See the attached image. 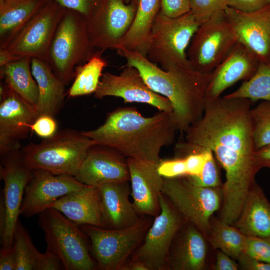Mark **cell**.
I'll use <instances>...</instances> for the list:
<instances>
[{"mask_svg":"<svg viewBox=\"0 0 270 270\" xmlns=\"http://www.w3.org/2000/svg\"><path fill=\"white\" fill-rule=\"evenodd\" d=\"M246 98L206 99L201 119L185 132L186 142L212 151L226 172L220 219L234 224L260 170L256 150L250 111Z\"/></svg>","mask_w":270,"mask_h":270,"instance_id":"obj_1","label":"cell"},{"mask_svg":"<svg viewBox=\"0 0 270 270\" xmlns=\"http://www.w3.org/2000/svg\"><path fill=\"white\" fill-rule=\"evenodd\" d=\"M177 131L172 113L160 111L144 117L134 108L120 107L110 112L97 128L82 132L96 145L112 148L126 158L160 162L162 149L174 142Z\"/></svg>","mask_w":270,"mask_h":270,"instance_id":"obj_2","label":"cell"},{"mask_svg":"<svg viewBox=\"0 0 270 270\" xmlns=\"http://www.w3.org/2000/svg\"><path fill=\"white\" fill-rule=\"evenodd\" d=\"M117 52L126 59V66L139 71L154 92L170 100L178 131L185 133L202 118L210 74L200 73L190 66H175L164 70L139 52L125 50Z\"/></svg>","mask_w":270,"mask_h":270,"instance_id":"obj_3","label":"cell"},{"mask_svg":"<svg viewBox=\"0 0 270 270\" xmlns=\"http://www.w3.org/2000/svg\"><path fill=\"white\" fill-rule=\"evenodd\" d=\"M94 142L82 132L65 129L22 150L25 164L32 170L76 176Z\"/></svg>","mask_w":270,"mask_h":270,"instance_id":"obj_4","label":"cell"},{"mask_svg":"<svg viewBox=\"0 0 270 270\" xmlns=\"http://www.w3.org/2000/svg\"><path fill=\"white\" fill-rule=\"evenodd\" d=\"M95 50L86 20L74 11L66 10L53 36L46 62L66 86L75 76L76 69L94 56Z\"/></svg>","mask_w":270,"mask_h":270,"instance_id":"obj_5","label":"cell"},{"mask_svg":"<svg viewBox=\"0 0 270 270\" xmlns=\"http://www.w3.org/2000/svg\"><path fill=\"white\" fill-rule=\"evenodd\" d=\"M38 216L47 248L59 257L65 270L98 269L90 254L89 239L78 225L52 208Z\"/></svg>","mask_w":270,"mask_h":270,"instance_id":"obj_6","label":"cell"},{"mask_svg":"<svg viewBox=\"0 0 270 270\" xmlns=\"http://www.w3.org/2000/svg\"><path fill=\"white\" fill-rule=\"evenodd\" d=\"M200 25L191 12L170 18L160 12L152 29L146 57L164 70L190 66L187 50Z\"/></svg>","mask_w":270,"mask_h":270,"instance_id":"obj_7","label":"cell"},{"mask_svg":"<svg viewBox=\"0 0 270 270\" xmlns=\"http://www.w3.org/2000/svg\"><path fill=\"white\" fill-rule=\"evenodd\" d=\"M222 188L199 186L188 176H181L164 178L162 193L207 238L212 216L222 205Z\"/></svg>","mask_w":270,"mask_h":270,"instance_id":"obj_8","label":"cell"},{"mask_svg":"<svg viewBox=\"0 0 270 270\" xmlns=\"http://www.w3.org/2000/svg\"><path fill=\"white\" fill-rule=\"evenodd\" d=\"M238 42L225 11L200 24L187 50L190 68L204 74H210Z\"/></svg>","mask_w":270,"mask_h":270,"instance_id":"obj_9","label":"cell"},{"mask_svg":"<svg viewBox=\"0 0 270 270\" xmlns=\"http://www.w3.org/2000/svg\"><path fill=\"white\" fill-rule=\"evenodd\" d=\"M142 220L136 224L120 230H109L90 225L78 226L88 236L98 269L121 270L132 255L152 225Z\"/></svg>","mask_w":270,"mask_h":270,"instance_id":"obj_10","label":"cell"},{"mask_svg":"<svg viewBox=\"0 0 270 270\" xmlns=\"http://www.w3.org/2000/svg\"><path fill=\"white\" fill-rule=\"evenodd\" d=\"M160 204V214L148 230L143 244L132 255V260L142 262L149 270L166 269L174 238L187 221L162 193Z\"/></svg>","mask_w":270,"mask_h":270,"instance_id":"obj_11","label":"cell"},{"mask_svg":"<svg viewBox=\"0 0 270 270\" xmlns=\"http://www.w3.org/2000/svg\"><path fill=\"white\" fill-rule=\"evenodd\" d=\"M138 0H102L86 20L93 46L98 50H116L134 22Z\"/></svg>","mask_w":270,"mask_h":270,"instance_id":"obj_12","label":"cell"},{"mask_svg":"<svg viewBox=\"0 0 270 270\" xmlns=\"http://www.w3.org/2000/svg\"><path fill=\"white\" fill-rule=\"evenodd\" d=\"M66 10L55 2L50 0L4 50L18 58L29 57L47 61L52 40Z\"/></svg>","mask_w":270,"mask_h":270,"instance_id":"obj_13","label":"cell"},{"mask_svg":"<svg viewBox=\"0 0 270 270\" xmlns=\"http://www.w3.org/2000/svg\"><path fill=\"white\" fill-rule=\"evenodd\" d=\"M0 156V177L4 182L1 193L6 212L5 232L0 244L2 247L10 248L13 246L26 188L32 178L33 170L25 164L22 152L19 150Z\"/></svg>","mask_w":270,"mask_h":270,"instance_id":"obj_14","label":"cell"},{"mask_svg":"<svg viewBox=\"0 0 270 270\" xmlns=\"http://www.w3.org/2000/svg\"><path fill=\"white\" fill-rule=\"evenodd\" d=\"M39 116L34 106L22 98L4 83L0 86V156L18 150L26 138L30 126Z\"/></svg>","mask_w":270,"mask_h":270,"instance_id":"obj_15","label":"cell"},{"mask_svg":"<svg viewBox=\"0 0 270 270\" xmlns=\"http://www.w3.org/2000/svg\"><path fill=\"white\" fill-rule=\"evenodd\" d=\"M122 69L119 75L108 72L103 74L94 94L95 98L101 100L114 96L122 98L126 103L148 104L159 111L172 112L170 100L154 92L136 68L125 65Z\"/></svg>","mask_w":270,"mask_h":270,"instance_id":"obj_16","label":"cell"},{"mask_svg":"<svg viewBox=\"0 0 270 270\" xmlns=\"http://www.w3.org/2000/svg\"><path fill=\"white\" fill-rule=\"evenodd\" d=\"M32 170L20 210V215L26 218L38 215L52 208L61 198L86 186L73 176L54 174L40 170Z\"/></svg>","mask_w":270,"mask_h":270,"instance_id":"obj_17","label":"cell"},{"mask_svg":"<svg viewBox=\"0 0 270 270\" xmlns=\"http://www.w3.org/2000/svg\"><path fill=\"white\" fill-rule=\"evenodd\" d=\"M224 11L238 42L247 48L260 62L270 63V4L251 12L229 6Z\"/></svg>","mask_w":270,"mask_h":270,"instance_id":"obj_18","label":"cell"},{"mask_svg":"<svg viewBox=\"0 0 270 270\" xmlns=\"http://www.w3.org/2000/svg\"><path fill=\"white\" fill-rule=\"evenodd\" d=\"M131 196L140 216L156 217L161 212L160 196L164 178L158 171L159 162L127 158Z\"/></svg>","mask_w":270,"mask_h":270,"instance_id":"obj_19","label":"cell"},{"mask_svg":"<svg viewBox=\"0 0 270 270\" xmlns=\"http://www.w3.org/2000/svg\"><path fill=\"white\" fill-rule=\"evenodd\" d=\"M75 178L81 183L95 188L110 182H130L127 158L112 148L94 145Z\"/></svg>","mask_w":270,"mask_h":270,"instance_id":"obj_20","label":"cell"},{"mask_svg":"<svg viewBox=\"0 0 270 270\" xmlns=\"http://www.w3.org/2000/svg\"><path fill=\"white\" fill-rule=\"evenodd\" d=\"M260 62L247 48L237 42L223 61L210 74L206 99L220 97L226 89L247 81L256 72Z\"/></svg>","mask_w":270,"mask_h":270,"instance_id":"obj_21","label":"cell"},{"mask_svg":"<svg viewBox=\"0 0 270 270\" xmlns=\"http://www.w3.org/2000/svg\"><path fill=\"white\" fill-rule=\"evenodd\" d=\"M97 188L103 228L124 229L142 220L130 200L131 186L128 181L107 183Z\"/></svg>","mask_w":270,"mask_h":270,"instance_id":"obj_22","label":"cell"},{"mask_svg":"<svg viewBox=\"0 0 270 270\" xmlns=\"http://www.w3.org/2000/svg\"><path fill=\"white\" fill-rule=\"evenodd\" d=\"M206 240L194 225L186 221L174 238L167 258L166 269L204 270L207 260Z\"/></svg>","mask_w":270,"mask_h":270,"instance_id":"obj_23","label":"cell"},{"mask_svg":"<svg viewBox=\"0 0 270 270\" xmlns=\"http://www.w3.org/2000/svg\"><path fill=\"white\" fill-rule=\"evenodd\" d=\"M52 208L78 226L103 228L97 188L86 185L61 198Z\"/></svg>","mask_w":270,"mask_h":270,"instance_id":"obj_24","label":"cell"},{"mask_svg":"<svg viewBox=\"0 0 270 270\" xmlns=\"http://www.w3.org/2000/svg\"><path fill=\"white\" fill-rule=\"evenodd\" d=\"M31 68L38 88L36 109L39 116L48 115L54 118L63 107L66 85L46 60L32 58Z\"/></svg>","mask_w":270,"mask_h":270,"instance_id":"obj_25","label":"cell"},{"mask_svg":"<svg viewBox=\"0 0 270 270\" xmlns=\"http://www.w3.org/2000/svg\"><path fill=\"white\" fill-rule=\"evenodd\" d=\"M234 225L246 236L270 238V202L256 182Z\"/></svg>","mask_w":270,"mask_h":270,"instance_id":"obj_26","label":"cell"},{"mask_svg":"<svg viewBox=\"0 0 270 270\" xmlns=\"http://www.w3.org/2000/svg\"><path fill=\"white\" fill-rule=\"evenodd\" d=\"M50 0H6L0 2V50L6 48L30 20Z\"/></svg>","mask_w":270,"mask_h":270,"instance_id":"obj_27","label":"cell"},{"mask_svg":"<svg viewBox=\"0 0 270 270\" xmlns=\"http://www.w3.org/2000/svg\"><path fill=\"white\" fill-rule=\"evenodd\" d=\"M160 11V0H138L132 24L116 51L128 50L146 56L152 29Z\"/></svg>","mask_w":270,"mask_h":270,"instance_id":"obj_28","label":"cell"},{"mask_svg":"<svg viewBox=\"0 0 270 270\" xmlns=\"http://www.w3.org/2000/svg\"><path fill=\"white\" fill-rule=\"evenodd\" d=\"M32 58H22L0 68V78L10 88L34 106L38 98V88L32 75Z\"/></svg>","mask_w":270,"mask_h":270,"instance_id":"obj_29","label":"cell"},{"mask_svg":"<svg viewBox=\"0 0 270 270\" xmlns=\"http://www.w3.org/2000/svg\"><path fill=\"white\" fill-rule=\"evenodd\" d=\"M247 236L234 225L212 218L207 240L214 248L237 260L244 252Z\"/></svg>","mask_w":270,"mask_h":270,"instance_id":"obj_30","label":"cell"},{"mask_svg":"<svg viewBox=\"0 0 270 270\" xmlns=\"http://www.w3.org/2000/svg\"><path fill=\"white\" fill-rule=\"evenodd\" d=\"M104 52L96 51L85 64L76 70L74 83L68 91V96L76 98L94 94L96 91L107 66L106 61L102 57Z\"/></svg>","mask_w":270,"mask_h":270,"instance_id":"obj_31","label":"cell"},{"mask_svg":"<svg viewBox=\"0 0 270 270\" xmlns=\"http://www.w3.org/2000/svg\"><path fill=\"white\" fill-rule=\"evenodd\" d=\"M227 98H246L252 102L260 100L270 102V63L260 62L258 70L249 80L244 82Z\"/></svg>","mask_w":270,"mask_h":270,"instance_id":"obj_32","label":"cell"},{"mask_svg":"<svg viewBox=\"0 0 270 270\" xmlns=\"http://www.w3.org/2000/svg\"><path fill=\"white\" fill-rule=\"evenodd\" d=\"M13 246L16 256V270H36L42 254L34 246L28 232L20 221L14 231Z\"/></svg>","mask_w":270,"mask_h":270,"instance_id":"obj_33","label":"cell"},{"mask_svg":"<svg viewBox=\"0 0 270 270\" xmlns=\"http://www.w3.org/2000/svg\"><path fill=\"white\" fill-rule=\"evenodd\" d=\"M256 150L270 144V102L263 101L250 111Z\"/></svg>","mask_w":270,"mask_h":270,"instance_id":"obj_34","label":"cell"},{"mask_svg":"<svg viewBox=\"0 0 270 270\" xmlns=\"http://www.w3.org/2000/svg\"><path fill=\"white\" fill-rule=\"evenodd\" d=\"M228 0H190V12L200 24L228 6Z\"/></svg>","mask_w":270,"mask_h":270,"instance_id":"obj_35","label":"cell"},{"mask_svg":"<svg viewBox=\"0 0 270 270\" xmlns=\"http://www.w3.org/2000/svg\"><path fill=\"white\" fill-rule=\"evenodd\" d=\"M219 165L214 153L206 162L201 174L196 176H188L195 185L210 188H222Z\"/></svg>","mask_w":270,"mask_h":270,"instance_id":"obj_36","label":"cell"},{"mask_svg":"<svg viewBox=\"0 0 270 270\" xmlns=\"http://www.w3.org/2000/svg\"><path fill=\"white\" fill-rule=\"evenodd\" d=\"M244 252L253 258L270 264V238L247 236Z\"/></svg>","mask_w":270,"mask_h":270,"instance_id":"obj_37","label":"cell"},{"mask_svg":"<svg viewBox=\"0 0 270 270\" xmlns=\"http://www.w3.org/2000/svg\"><path fill=\"white\" fill-rule=\"evenodd\" d=\"M158 171L164 178L188 176L185 158L175 157L170 160H161L159 162Z\"/></svg>","mask_w":270,"mask_h":270,"instance_id":"obj_38","label":"cell"},{"mask_svg":"<svg viewBox=\"0 0 270 270\" xmlns=\"http://www.w3.org/2000/svg\"><path fill=\"white\" fill-rule=\"evenodd\" d=\"M66 10L74 11L86 20L92 16L102 0H50Z\"/></svg>","mask_w":270,"mask_h":270,"instance_id":"obj_39","label":"cell"},{"mask_svg":"<svg viewBox=\"0 0 270 270\" xmlns=\"http://www.w3.org/2000/svg\"><path fill=\"white\" fill-rule=\"evenodd\" d=\"M160 12L170 18H178L190 12V0H160Z\"/></svg>","mask_w":270,"mask_h":270,"instance_id":"obj_40","label":"cell"},{"mask_svg":"<svg viewBox=\"0 0 270 270\" xmlns=\"http://www.w3.org/2000/svg\"><path fill=\"white\" fill-rule=\"evenodd\" d=\"M30 128L31 131L44 139L51 137L57 132L58 124L54 117L42 115L30 126Z\"/></svg>","mask_w":270,"mask_h":270,"instance_id":"obj_41","label":"cell"},{"mask_svg":"<svg viewBox=\"0 0 270 270\" xmlns=\"http://www.w3.org/2000/svg\"><path fill=\"white\" fill-rule=\"evenodd\" d=\"M64 270L59 257L47 248L44 254H42L36 265V270Z\"/></svg>","mask_w":270,"mask_h":270,"instance_id":"obj_42","label":"cell"},{"mask_svg":"<svg viewBox=\"0 0 270 270\" xmlns=\"http://www.w3.org/2000/svg\"><path fill=\"white\" fill-rule=\"evenodd\" d=\"M270 4V0H228V6L242 12H251Z\"/></svg>","mask_w":270,"mask_h":270,"instance_id":"obj_43","label":"cell"},{"mask_svg":"<svg viewBox=\"0 0 270 270\" xmlns=\"http://www.w3.org/2000/svg\"><path fill=\"white\" fill-rule=\"evenodd\" d=\"M240 268L244 270H270V264L253 258L245 252L238 259Z\"/></svg>","mask_w":270,"mask_h":270,"instance_id":"obj_44","label":"cell"},{"mask_svg":"<svg viewBox=\"0 0 270 270\" xmlns=\"http://www.w3.org/2000/svg\"><path fill=\"white\" fill-rule=\"evenodd\" d=\"M17 260L14 248L2 247L0 252V270H16Z\"/></svg>","mask_w":270,"mask_h":270,"instance_id":"obj_45","label":"cell"},{"mask_svg":"<svg viewBox=\"0 0 270 270\" xmlns=\"http://www.w3.org/2000/svg\"><path fill=\"white\" fill-rule=\"evenodd\" d=\"M239 265L234 260L222 251L218 250L216 260L212 267L214 270H237Z\"/></svg>","mask_w":270,"mask_h":270,"instance_id":"obj_46","label":"cell"},{"mask_svg":"<svg viewBox=\"0 0 270 270\" xmlns=\"http://www.w3.org/2000/svg\"><path fill=\"white\" fill-rule=\"evenodd\" d=\"M254 155L260 170L263 168L270 169V144L256 150Z\"/></svg>","mask_w":270,"mask_h":270,"instance_id":"obj_47","label":"cell"},{"mask_svg":"<svg viewBox=\"0 0 270 270\" xmlns=\"http://www.w3.org/2000/svg\"><path fill=\"white\" fill-rule=\"evenodd\" d=\"M6 212L2 194L0 200V241L2 240L6 230Z\"/></svg>","mask_w":270,"mask_h":270,"instance_id":"obj_48","label":"cell"},{"mask_svg":"<svg viewBox=\"0 0 270 270\" xmlns=\"http://www.w3.org/2000/svg\"><path fill=\"white\" fill-rule=\"evenodd\" d=\"M121 270H149L148 268L142 262L132 260L126 263Z\"/></svg>","mask_w":270,"mask_h":270,"instance_id":"obj_49","label":"cell"},{"mask_svg":"<svg viewBox=\"0 0 270 270\" xmlns=\"http://www.w3.org/2000/svg\"><path fill=\"white\" fill-rule=\"evenodd\" d=\"M19 58L10 54L4 50H0V68Z\"/></svg>","mask_w":270,"mask_h":270,"instance_id":"obj_50","label":"cell"},{"mask_svg":"<svg viewBox=\"0 0 270 270\" xmlns=\"http://www.w3.org/2000/svg\"><path fill=\"white\" fill-rule=\"evenodd\" d=\"M6 0H0V2H3L4 1H6Z\"/></svg>","mask_w":270,"mask_h":270,"instance_id":"obj_51","label":"cell"}]
</instances>
